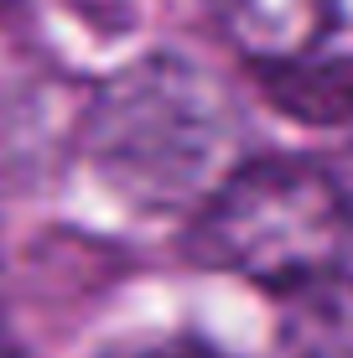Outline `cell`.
<instances>
[{
	"instance_id": "cell-1",
	"label": "cell",
	"mask_w": 353,
	"mask_h": 358,
	"mask_svg": "<svg viewBox=\"0 0 353 358\" xmlns=\"http://www.w3.org/2000/svg\"><path fill=\"white\" fill-rule=\"evenodd\" d=\"M245 120L213 68L182 52H130L94 83L68 162L120 218L187 224L245 156Z\"/></svg>"
},
{
	"instance_id": "cell-2",
	"label": "cell",
	"mask_w": 353,
	"mask_h": 358,
	"mask_svg": "<svg viewBox=\"0 0 353 358\" xmlns=\"http://www.w3.org/2000/svg\"><path fill=\"white\" fill-rule=\"evenodd\" d=\"M348 234L353 218L322 162L245 156L182 224V250L203 270L281 296L312 275L343 270Z\"/></svg>"
},
{
	"instance_id": "cell-3",
	"label": "cell",
	"mask_w": 353,
	"mask_h": 358,
	"mask_svg": "<svg viewBox=\"0 0 353 358\" xmlns=\"http://www.w3.org/2000/svg\"><path fill=\"white\" fill-rule=\"evenodd\" d=\"M0 27L68 73H115L136 42V0H0Z\"/></svg>"
},
{
	"instance_id": "cell-4",
	"label": "cell",
	"mask_w": 353,
	"mask_h": 358,
	"mask_svg": "<svg viewBox=\"0 0 353 358\" xmlns=\"http://www.w3.org/2000/svg\"><path fill=\"white\" fill-rule=\"evenodd\" d=\"M208 10L218 36L254 73L322 52L338 27V0H208Z\"/></svg>"
},
{
	"instance_id": "cell-5",
	"label": "cell",
	"mask_w": 353,
	"mask_h": 358,
	"mask_svg": "<svg viewBox=\"0 0 353 358\" xmlns=\"http://www.w3.org/2000/svg\"><path fill=\"white\" fill-rule=\"evenodd\" d=\"M286 358H353V270H327L275 296Z\"/></svg>"
},
{
	"instance_id": "cell-6",
	"label": "cell",
	"mask_w": 353,
	"mask_h": 358,
	"mask_svg": "<svg viewBox=\"0 0 353 358\" xmlns=\"http://www.w3.org/2000/svg\"><path fill=\"white\" fill-rule=\"evenodd\" d=\"M260 89L286 120L312 130H353V57L312 52L301 63L265 68Z\"/></svg>"
},
{
	"instance_id": "cell-7",
	"label": "cell",
	"mask_w": 353,
	"mask_h": 358,
	"mask_svg": "<svg viewBox=\"0 0 353 358\" xmlns=\"http://www.w3.org/2000/svg\"><path fill=\"white\" fill-rule=\"evenodd\" d=\"M99 358H224L218 348L198 338H136V343H115Z\"/></svg>"
},
{
	"instance_id": "cell-8",
	"label": "cell",
	"mask_w": 353,
	"mask_h": 358,
	"mask_svg": "<svg viewBox=\"0 0 353 358\" xmlns=\"http://www.w3.org/2000/svg\"><path fill=\"white\" fill-rule=\"evenodd\" d=\"M0 358H27V348H16V343H10V332H6V338H0Z\"/></svg>"
},
{
	"instance_id": "cell-9",
	"label": "cell",
	"mask_w": 353,
	"mask_h": 358,
	"mask_svg": "<svg viewBox=\"0 0 353 358\" xmlns=\"http://www.w3.org/2000/svg\"><path fill=\"white\" fill-rule=\"evenodd\" d=\"M0 338H6V327H0Z\"/></svg>"
}]
</instances>
